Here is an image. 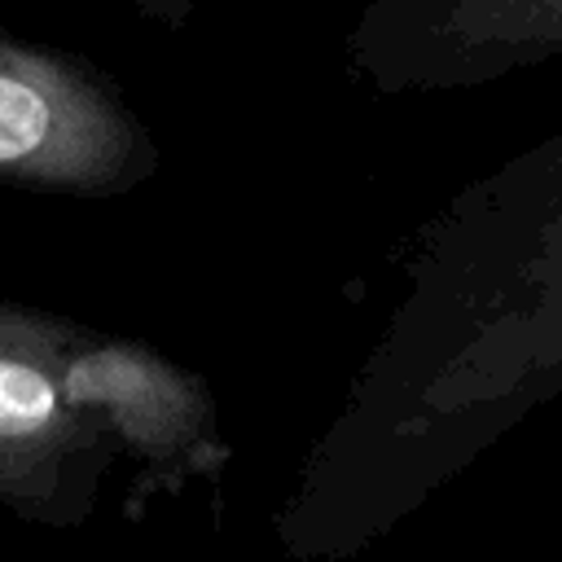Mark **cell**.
<instances>
[{
    "instance_id": "obj_1",
    "label": "cell",
    "mask_w": 562,
    "mask_h": 562,
    "mask_svg": "<svg viewBox=\"0 0 562 562\" xmlns=\"http://www.w3.org/2000/svg\"><path fill=\"white\" fill-rule=\"evenodd\" d=\"M558 395L562 127L408 237L400 290L272 514L281 553L356 558Z\"/></svg>"
},
{
    "instance_id": "obj_6",
    "label": "cell",
    "mask_w": 562,
    "mask_h": 562,
    "mask_svg": "<svg viewBox=\"0 0 562 562\" xmlns=\"http://www.w3.org/2000/svg\"><path fill=\"white\" fill-rule=\"evenodd\" d=\"M114 4H123V9H132L136 18H145V22H158V26H184L206 0H114Z\"/></svg>"
},
{
    "instance_id": "obj_3",
    "label": "cell",
    "mask_w": 562,
    "mask_h": 562,
    "mask_svg": "<svg viewBox=\"0 0 562 562\" xmlns=\"http://www.w3.org/2000/svg\"><path fill=\"white\" fill-rule=\"evenodd\" d=\"M79 321L0 299V509L35 527H83L114 465L110 439L70 404Z\"/></svg>"
},
{
    "instance_id": "obj_4",
    "label": "cell",
    "mask_w": 562,
    "mask_h": 562,
    "mask_svg": "<svg viewBox=\"0 0 562 562\" xmlns=\"http://www.w3.org/2000/svg\"><path fill=\"white\" fill-rule=\"evenodd\" d=\"M347 66L373 92H461L562 57V0H364Z\"/></svg>"
},
{
    "instance_id": "obj_2",
    "label": "cell",
    "mask_w": 562,
    "mask_h": 562,
    "mask_svg": "<svg viewBox=\"0 0 562 562\" xmlns=\"http://www.w3.org/2000/svg\"><path fill=\"white\" fill-rule=\"evenodd\" d=\"M158 167V140L110 70L0 26V184L123 198Z\"/></svg>"
},
{
    "instance_id": "obj_5",
    "label": "cell",
    "mask_w": 562,
    "mask_h": 562,
    "mask_svg": "<svg viewBox=\"0 0 562 562\" xmlns=\"http://www.w3.org/2000/svg\"><path fill=\"white\" fill-rule=\"evenodd\" d=\"M66 391L110 448L136 465L145 492H180L228 465L206 382L149 342L79 325Z\"/></svg>"
}]
</instances>
